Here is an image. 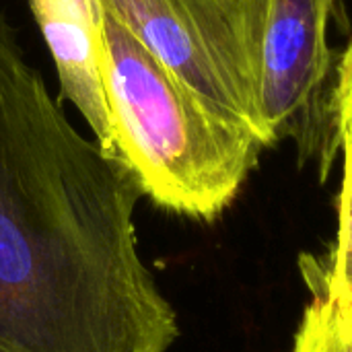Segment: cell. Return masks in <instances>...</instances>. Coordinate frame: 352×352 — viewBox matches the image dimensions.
Returning <instances> with one entry per match:
<instances>
[{
  "label": "cell",
  "mask_w": 352,
  "mask_h": 352,
  "mask_svg": "<svg viewBox=\"0 0 352 352\" xmlns=\"http://www.w3.org/2000/svg\"><path fill=\"white\" fill-rule=\"evenodd\" d=\"M130 173L50 97L0 8V352H167Z\"/></svg>",
  "instance_id": "1"
},
{
  "label": "cell",
  "mask_w": 352,
  "mask_h": 352,
  "mask_svg": "<svg viewBox=\"0 0 352 352\" xmlns=\"http://www.w3.org/2000/svg\"><path fill=\"white\" fill-rule=\"evenodd\" d=\"M334 0H264L258 128L264 146L295 138L303 155L326 142L324 87Z\"/></svg>",
  "instance_id": "4"
},
{
  "label": "cell",
  "mask_w": 352,
  "mask_h": 352,
  "mask_svg": "<svg viewBox=\"0 0 352 352\" xmlns=\"http://www.w3.org/2000/svg\"><path fill=\"white\" fill-rule=\"evenodd\" d=\"M99 6L175 78L260 140L264 0H99Z\"/></svg>",
  "instance_id": "3"
},
{
  "label": "cell",
  "mask_w": 352,
  "mask_h": 352,
  "mask_svg": "<svg viewBox=\"0 0 352 352\" xmlns=\"http://www.w3.org/2000/svg\"><path fill=\"white\" fill-rule=\"evenodd\" d=\"M344 179L340 192L338 233L322 270H307L314 295L322 297L344 326L352 324V124L342 130Z\"/></svg>",
  "instance_id": "6"
},
{
  "label": "cell",
  "mask_w": 352,
  "mask_h": 352,
  "mask_svg": "<svg viewBox=\"0 0 352 352\" xmlns=\"http://www.w3.org/2000/svg\"><path fill=\"white\" fill-rule=\"evenodd\" d=\"M78 4H80V8L91 16V19H95V21H101V16H103V10H101V6H99V0H76Z\"/></svg>",
  "instance_id": "9"
},
{
  "label": "cell",
  "mask_w": 352,
  "mask_h": 352,
  "mask_svg": "<svg viewBox=\"0 0 352 352\" xmlns=\"http://www.w3.org/2000/svg\"><path fill=\"white\" fill-rule=\"evenodd\" d=\"M105 155L155 206L212 221L237 198L262 142L175 78L113 16H101Z\"/></svg>",
  "instance_id": "2"
},
{
  "label": "cell",
  "mask_w": 352,
  "mask_h": 352,
  "mask_svg": "<svg viewBox=\"0 0 352 352\" xmlns=\"http://www.w3.org/2000/svg\"><path fill=\"white\" fill-rule=\"evenodd\" d=\"M31 12L58 70L62 99L87 120L95 142L109 144V109L103 78L101 21L91 19L76 0H29Z\"/></svg>",
  "instance_id": "5"
},
{
  "label": "cell",
  "mask_w": 352,
  "mask_h": 352,
  "mask_svg": "<svg viewBox=\"0 0 352 352\" xmlns=\"http://www.w3.org/2000/svg\"><path fill=\"white\" fill-rule=\"evenodd\" d=\"M293 352H352V324L344 326L336 311L322 297L314 295Z\"/></svg>",
  "instance_id": "7"
},
{
  "label": "cell",
  "mask_w": 352,
  "mask_h": 352,
  "mask_svg": "<svg viewBox=\"0 0 352 352\" xmlns=\"http://www.w3.org/2000/svg\"><path fill=\"white\" fill-rule=\"evenodd\" d=\"M332 113L338 136H342V130L352 124V41L340 60L338 85L332 97Z\"/></svg>",
  "instance_id": "8"
}]
</instances>
